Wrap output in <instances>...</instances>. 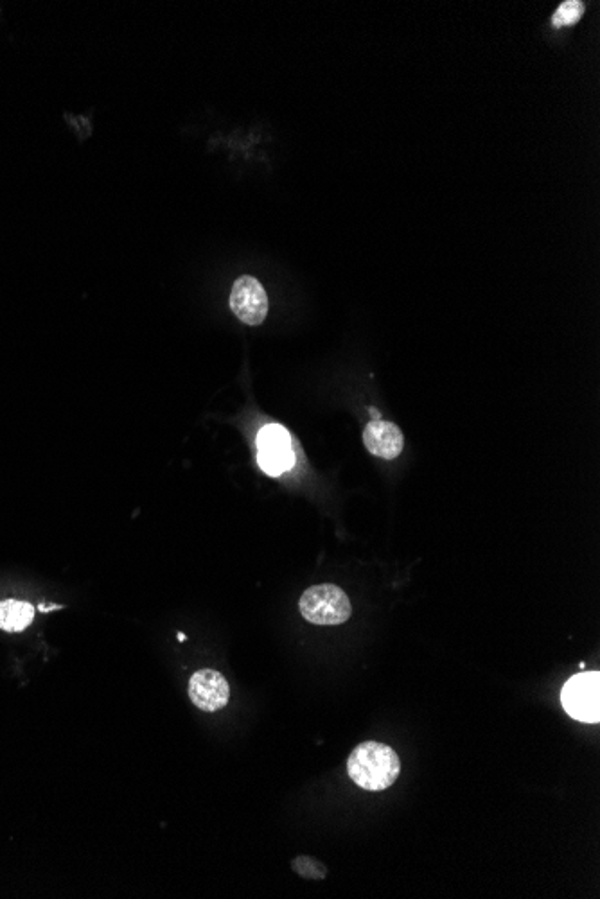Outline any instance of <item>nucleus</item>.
<instances>
[{"label": "nucleus", "instance_id": "obj_10", "mask_svg": "<svg viewBox=\"0 0 600 899\" xmlns=\"http://www.w3.org/2000/svg\"><path fill=\"white\" fill-rule=\"evenodd\" d=\"M292 869L306 880H324L327 876L326 865L311 856H297L292 862Z\"/></svg>", "mask_w": 600, "mask_h": 899}, {"label": "nucleus", "instance_id": "obj_1", "mask_svg": "<svg viewBox=\"0 0 600 899\" xmlns=\"http://www.w3.org/2000/svg\"><path fill=\"white\" fill-rule=\"evenodd\" d=\"M347 774L363 790L383 792L398 781L401 760L389 745L369 740L354 747L347 760Z\"/></svg>", "mask_w": 600, "mask_h": 899}, {"label": "nucleus", "instance_id": "obj_5", "mask_svg": "<svg viewBox=\"0 0 600 899\" xmlns=\"http://www.w3.org/2000/svg\"><path fill=\"white\" fill-rule=\"evenodd\" d=\"M229 304L232 313L238 316L241 322L252 327L261 325L268 315V297L265 288L259 280L250 275H243L234 282Z\"/></svg>", "mask_w": 600, "mask_h": 899}, {"label": "nucleus", "instance_id": "obj_9", "mask_svg": "<svg viewBox=\"0 0 600 899\" xmlns=\"http://www.w3.org/2000/svg\"><path fill=\"white\" fill-rule=\"evenodd\" d=\"M584 15V4L581 0H566L559 8H557L554 17H552V26L561 29V27L574 26Z\"/></svg>", "mask_w": 600, "mask_h": 899}, {"label": "nucleus", "instance_id": "obj_7", "mask_svg": "<svg viewBox=\"0 0 600 899\" xmlns=\"http://www.w3.org/2000/svg\"><path fill=\"white\" fill-rule=\"evenodd\" d=\"M363 444L374 456L383 460H394L403 453L405 437L394 422L372 420L363 431Z\"/></svg>", "mask_w": 600, "mask_h": 899}, {"label": "nucleus", "instance_id": "obj_2", "mask_svg": "<svg viewBox=\"0 0 600 899\" xmlns=\"http://www.w3.org/2000/svg\"><path fill=\"white\" fill-rule=\"evenodd\" d=\"M299 611L313 625H342L351 618L353 605L338 585L318 584L300 596Z\"/></svg>", "mask_w": 600, "mask_h": 899}, {"label": "nucleus", "instance_id": "obj_8", "mask_svg": "<svg viewBox=\"0 0 600 899\" xmlns=\"http://www.w3.org/2000/svg\"><path fill=\"white\" fill-rule=\"evenodd\" d=\"M35 618V607L18 600L0 602V629L6 632H22Z\"/></svg>", "mask_w": 600, "mask_h": 899}, {"label": "nucleus", "instance_id": "obj_4", "mask_svg": "<svg viewBox=\"0 0 600 899\" xmlns=\"http://www.w3.org/2000/svg\"><path fill=\"white\" fill-rule=\"evenodd\" d=\"M257 460L268 476H281L290 471L295 462L292 437L281 424H268L257 437Z\"/></svg>", "mask_w": 600, "mask_h": 899}, {"label": "nucleus", "instance_id": "obj_3", "mask_svg": "<svg viewBox=\"0 0 600 899\" xmlns=\"http://www.w3.org/2000/svg\"><path fill=\"white\" fill-rule=\"evenodd\" d=\"M566 713L586 724L600 722V673L583 672L566 681L561 691Z\"/></svg>", "mask_w": 600, "mask_h": 899}, {"label": "nucleus", "instance_id": "obj_6", "mask_svg": "<svg viewBox=\"0 0 600 899\" xmlns=\"http://www.w3.org/2000/svg\"><path fill=\"white\" fill-rule=\"evenodd\" d=\"M187 691L193 704L207 713H216L229 704V682L212 668H203L193 673Z\"/></svg>", "mask_w": 600, "mask_h": 899}]
</instances>
